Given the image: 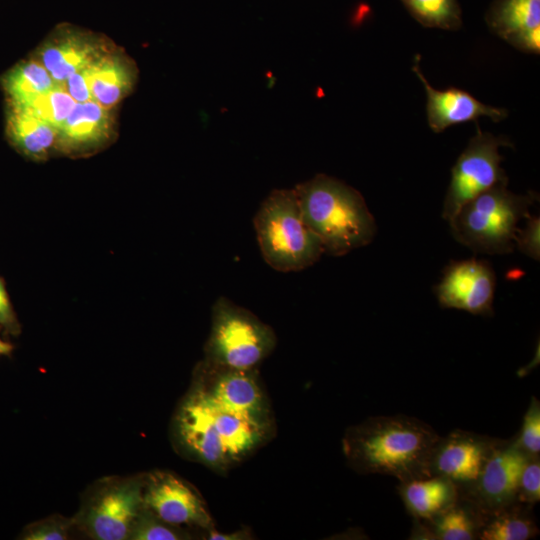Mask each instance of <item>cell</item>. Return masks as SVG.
Listing matches in <instances>:
<instances>
[{"mask_svg": "<svg viewBox=\"0 0 540 540\" xmlns=\"http://www.w3.org/2000/svg\"><path fill=\"white\" fill-rule=\"evenodd\" d=\"M439 438L415 417L376 416L350 427L342 446L348 464L358 473L393 476L403 482L431 475L429 464Z\"/></svg>", "mask_w": 540, "mask_h": 540, "instance_id": "obj_1", "label": "cell"}, {"mask_svg": "<svg viewBox=\"0 0 540 540\" xmlns=\"http://www.w3.org/2000/svg\"><path fill=\"white\" fill-rule=\"evenodd\" d=\"M293 189L303 219L319 238L324 254L342 256L374 239L375 220L355 188L317 174Z\"/></svg>", "mask_w": 540, "mask_h": 540, "instance_id": "obj_2", "label": "cell"}, {"mask_svg": "<svg viewBox=\"0 0 540 540\" xmlns=\"http://www.w3.org/2000/svg\"><path fill=\"white\" fill-rule=\"evenodd\" d=\"M253 225L265 262L279 272L300 271L324 254L305 223L294 189H275L257 210Z\"/></svg>", "mask_w": 540, "mask_h": 540, "instance_id": "obj_3", "label": "cell"}, {"mask_svg": "<svg viewBox=\"0 0 540 540\" xmlns=\"http://www.w3.org/2000/svg\"><path fill=\"white\" fill-rule=\"evenodd\" d=\"M535 194L494 186L464 204L448 222L454 238L475 252L507 254L515 248L518 222L529 214Z\"/></svg>", "mask_w": 540, "mask_h": 540, "instance_id": "obj_4", "label": "cell"}, {"mask_svg": "<svg viewBox=\"0 0 540 540\" xmlns=\"http://www.w3.org/2000/svg\"><path fill=\"white\" fill-rule=\"evenodd\" d=\"M276 343L271 326L248 309L220 296L212 306L203 360L223 368L256 369L272 353Z\"/></svg>", "mask_w": 540, "mask_h": 540, "instance_id": "obj_5", "label": "cell"}, {"mask_svg": "<svg viewBox=\"0 0 540 540\" xmlns=\"http://www.w3.org/2000/svg\"><path fill=\"white\" fill-rule=\"evenodd\" d=\"M143 484L144 475L101 481L74 519L75 526L97 540L129 539L144 508Z\"/></svg>", "mask_w": 540, "mask_h": 540, "instance_id": "obj_6", "label": "cell"}, {"mask_svg": "<svg viewBox=\"0 0 540 540\" xmlns=\"http://www.w3.org/2000/svg\"><path fill=\"white\" fill-rule=\"evenodd\" d=\"M504 138L491 133L477 132L458 157L452 168L451 180L443 204L442 217L449 222L460 208L486 190L507 184L501 167L503 157L499 147L507 145Z\"/></svg>", "mask_w": 540, "mask_h": 540, "instance_id": "obj_7", "label": "cell"}, {"mask_svg": "<svg viewBox=\"0 0 540 540\" xmlns=\"http://www.w3.org/2000/svg\"><path fill=\"white\" fill-rule=\"evenodd\" d=\"M191 386L217 407L272 425L270 406L256 369H229L202 360L194 369Z\"/></svg>", "mask_w": 540, "mask_h": 540, "instance_id": "obj_8", "label": "cell"}, {"mask_svg": "<svg viewBox=\"0 0 540 540\" xmlns=\"http://www.w3.org/2000/svg\"><path fill=\"white\" fill-rule=\"evenodd\" d=\"M173 435L182 453L190 459L219 472L231 466L217 433L210 404L192 386L175 413Z\"/></svg>", "mask_w": 540, "mask_h": 540, "instance_id": "obj_9", "label": "cell"}, {"mask_svg": "<svg viewBox=\"0 0 540 540\" xmlns=\"http://www.w3.org/2000/svg\"><path fill=\"white\" fill-rule=\"evenodd\" d=\"M529 457L512 441L497 440L477 481L464 499L482 516L516 503L523 467Z\"/></svg>", "mask_w": 540, "mask_h": 540, "instance_id": "obj_10", "label": "cell"}, {"mask_svg": "<svg viewBox=\"0 0 540 540\" xmlns=\"http://www.w3.org/2000/svg\"><path fill=\"white\" fill-rule=\"evenodd\" d=\"M143 503L154 515L174 525H188L205 531L214 522L199 492L187 481L167 471L144 475Z\"/></svg>", "mask_w": 540, "mask_h": 540, "instance_id": "obj_11", "label": "cell"}, {"mask_svg": "<svg viewBox=\"0 0 540 540\" xmlns=\"http://www.w3.org/2000/svg\"><path fill=\"white\" fill-rule=\"evenodd\" d=\"M115 47L104 36L68 24L56 27L37 48L36 58L54 82L63 83Z\"/></svg>", "mask_w": 540, "mask_h": 540, "instance_id": "obj_12", "label": "cell"}, {"mask_svg": "<svg viewBox=\"0 0 540 540\" xmlns=\"http://www.w3.org/2000/svg\"><path fill=\"white\" fill-rule=\"evenodd\" d=\"M495 286L496 277L490 264L473 258L450 263L435 293L444 308L489 316L493 314Z\"/></svg>", "mask_w": 540, "mask_h": 540, "instance_id": "obj_13", "label": "cell"}, {"mask_svg": "<svg viewBox=\"0 0 540 540\" xmlns=\"http://www.w3.org/2000/svg\"><path fill=\"white\" fill-rule=\"evenodd\" d=\"M497 439L455 430L440 437L432 452L429 472L455 483L459 490L471 487L480 476Z\"/></svg>", "mask_w": 540, "mask_h": 540, "instance_id": "obj_14", "label": "cell"}, {"mask_svg": "<svg viewBox=\"0 0 540 540\" xmlns=\"http://www.w3.org/2000/svg\"><path fill=\"white\" fill-rule=\"evenodd\" d=\"M114 137L110 110L92 100L76 103L58 130L56 152L71 158L91 156L107 147Z\"/></svg>", "mask_w": 540, "mask_h": 540, "instance_id": "obj_15", "label": "cell"}, {"mask_svg": "<svg viewBox=\"0 0 540 540\" xmlns=\"http://www.w3.org/2000/svg\"><path fill=\"white\" fill-rule=\"evenodd\" d=\"M418 62L417 56L413 71L425 88L427 120L435 133H440L452 125L476 121L480 117H488L495 122L507 117L505 109L483 104L464 90H438L432 87L421 73Z\"/></svg>", "mask_w": 540, "mask_h": 540, "instance_id": "obj_16", "label": "cell"}, {"mask_svg": "<svg viewBox=\"0 0 540 540\" xmlns=\"http://www.w3.org/2000/svg\"><path fill=\"white\" fill-rule=\"evenodd\" d=\"M490 29L516 48L540 51V0H494L486 15Z\"/></svg>", "mask_w": 540, "mask_h": 540, "instance_id": "obj_17", "label": "cell"}, {"mask_svg": "<svg viewBox=\"0 0 540 540\" xmlns=\"http://www.w3.org/2000/svg\"><path fill=\"white\" fill-rule=\"evenodd\" d=\"M137 75L134 61L115 47L89 66L91 100L113 109L132 92Z\"/></svg>", "mask_w": 540, "mask_h": 540, "instance_id": "obj_18", "label": "cell"}, {"mask_svg": "<svg viewBox=\"0 0 540 540\" xmlns=\"http://www.w3.org/2000/svg\"><path fill=\"white\" fill-rule=\"evenodd\" d=\"M5 135L24 158L42 162L56 151L58 131L23 106L7 104Z\"/></svg>", "mask_w": 540, "mask_h": 540, "instance_id": "obj_19", "label": "cell"}, {"mask_svg": "<svg viewBox=\"0 0 540 540\" xmlns=\"http://www.w3.org/2000/svg\"><path fill=\"white\" fill-rule=\"evenodd\" d=\"M398 488L407 511L420 521H431L460 499L459 487L436 474L400 482Z\"/></svg>", "mask_w": 540, "mask_h": 540, "instance_id": "obj_20", "label": "cell"}, {"mask_svg": "<svg viewBox=\"0 0 540 540\" xmlns=\"http://www.w3.org/2000/svg\"><path fill=\"white\" fill-rule=\"evenodd\" d=\"M205 399L210 404L214 424L230 465L246 458L268 440L272 425L224 410Z\"/></svg>", "mask_w": 540, "mask_h": 540, "instance_id": "obj_21", "label": "cell"}, {"mask_svg": "<svg viewBox=\"0 0 540 540\" xmlns=\"http://www.w3.org/2000/svg\"><path fill=\"white\" fill-rule=\"evenodd\" d=\"M55 85L47 69L32 56L18 62L1 77L7 104L17 106H29Z\"/></svg>", "mask_w": 540, "mask_h": 540, "instance_id": "obj_22", "label": "cell"}, {"mask_svg": "<svg viewBox=\"0 0 540 540\" xmlns=\"http://www.w3.org/2000/svg\"><path fill=\"white\" fill-rule=\"evenodd\" d=\"M528 507L514 503L483 516L478 531L481 540H527L538 534V528L528 513Z\"/></svg>", "mask_w": 540, "mask_h": 540, "instance_id": "obj_23", "label": "cell"}, {"mask_svg": "<svg viewBox=\"0 0 540 540\" xmlns=\"http://www.w3.org/2000/svg\"><path fill=\"white\" fill-rule=\"evenodd\" d=\"M483 516L467 500L456 503L442 511L430 522L435 539L471 540L478 537Z\"/></svg>", "mask_w": 540, "mask_h": 540, "instance_id": "obj_24", "label": "cell"}, {"mask_svg": "<svg viewBox=\"0 0 540 540\" xmlns=\"http://www.w3.org/2000/svg\"><path fill=\"white\" fill-rule=\"evenodd\" d=\"M408 12L423 26L456 30L461 26L457 0H401Z\"/></svg>", "mask_w": 540, "mask_h": 540, "instance_id": "obj_25", "label": "cell"}, {"mask_svg": "<svg viewBox=\"0 0 540 540\" xmlns=\"http://www.w3.org/2000/svg\"><path fill=\"white\" fill-rule=\"evenodd\" d=\"M76 105L63 85L56 84L50 91L43 94L29 106H23L32 111L37 117L46 121L57 131L61 128Z\"/></svg>", "mask_w": 540, "mask_h": 540, "instance_id": "obj_26", "label": "cell"}, {"mask_svg": "<svg viewBox=\"0 0 540 540\" xmlns=\"http://www.w3.org/2000/svg\"><path fill=\"white\" fill-rule=\"evenodd\" d=\"M188 536L177 526L164 522L144 506L132 527L129 539L178 540L187 539Z\"/></svg>", "mask_w": 540, "mask_h": 540, "instance_id": "obj_27", "label": "cell"}, {"mask_svg": "<svg viewBox=\"0 0 540 540\" xmlns=\"http://www.w3.org/2000/svg\"><path fill=\"white\" fill-rule=\"evenodd\" d=\"M517 446L528 456H539L540 452V403L532 397L526 410L519 436L514 439Z\"/></svg>", "mask_w": 540, "mask_h": 540, "instance_id": "obj_28", "label": "cell"}, {"mask_svg": "<svg viewBox=\"0 0 540 540\" xmlns=\"http://www.w3.org/2000/svg\"><path fill=\"white\" fill-rule=\"evenodd\" d=\"M75 526L74 519L54 515L29 525L22 535L27 540H65Z\"/></svg>", "mask_w": 540, "mask_h": 540, "instance_id": "obj_29", "label": "cell"}, {"mask_svg": "<svg viewBox=\"0 0 540 540\" xmlns=\"http://www.w3.org/2000/svg\"><path fill=\"white\" fill-rule=\"evenodd\" d=\"M540 499V461L539 456L529 457L521 472L516 502L526 506Z\"/></svg>", "mask_w": 540, "mask_h": 540, "instance_id": "obj_30", "label": "cell"}, {"mask_svg": "<svg viewBox=\"0 0 540 540\" xmlns=\"http://www.w3.org/2000/svg\"><path fill=\"white\" fill-rule=\"evenodd\" d=\"M526 223L522 229L517 230L515 238V247L523 254L534 260H539V230L540 220L538 216H531L530 213L525 217Z\"/></svg>", "mask_w": 540, "mask_h": 540, "instance_id": "obj_31", "label": "cell"}, {"mask_svg": "<svg viewBox=\"0 0 540 540\" xmlns=\"http://www.w3.org/2000/svg\"><path fill=\"white\" fill-rule=\"evenodd\" d=\"M0 329H2L6 335L15 337L21 333V324L12 305L5 280L2 276H0Z\"/></svg>", "mask_w": 540, "mask_h": 540, "instance_id": "obj_32", "label": "cell"}, {"mask_svg": "<svg viewBox=\"0 0 540 540\" xmlns=\"http://www.w3.org/2000/svg\"><path fill=\"white\" fill-rule=\"evenodd\" d=\"M63 86L76 103L91 101L89 66L71 75Z\"/></svg>", "mask_w": 540, "mask_h": 540, "instance_id": "obj_33", "label": "cell"}, {"mask_svg": "<svg viewBox=\"0 0 540 540\" xmlns=\"http://www.w3.org/2000/svg\"><path fill=\"white\" fill-rule=\"evenodd\" d=\"M250 536L251 534L245 529L231 533L218 532L215 527L207 530V539L210 540H243L251 538Z\"/></svg>", "mask_w": 540, "mask_h": 540, "instance_id": "obj_34", "label": "cell"}, {"mask_svg": "<svg viewBox=\"0 0 540 540\" xmlns=\"http://www.w3.org/2000/svg\"><path fill=\"white\" fill-rule=\"evenodd\" d=\"M13 350L14 346L0 337V356H10Z\"/></svg>", "mask_w": 540, "mask_h": 540, "instance_id": "obj_35", "label": "cell"}]
</instances>
